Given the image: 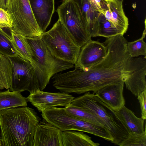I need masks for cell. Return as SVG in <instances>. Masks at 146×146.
Wrapping results in <instances>:
<instances>
[{"label": "cell", "instance_id": "obj_23", "mask_svg": "<svg viewBox=\"0 0 146 146\" xmlns=\"http://www.w3.org/2000/svg\"><path fill=\"white\" fill-rule=\"evenodd\" d=\"M12 66L9 58L0 53V89L10 87Z\"/></svg>", "mask_w": 146, "mask_h": 146}, {"label": "cell", "instance_id": "obj_12", "mask_svg": "<svg viewBox=\"0 0 146 146\" xmlns=\"http://www.w3.org/2000/svg\"><path fill=\"white\" fill-rule=\"evenodd\" d=\"M107 52V47L103 43L91 39L81 48L75 66L86 70L101 61Z\"/></svg>", "mask_w": 146, "mask_h": 146}, {"label": "cell", "instance_id": "obj_2", "mask_svg": "<svg viewBox=\"0 0 146 146\" xmlns=\"http://www.w3.org/2000/svg\"><path fill=\"white\" fill-rule=\"evenodd\" d=\"M41 120L33 109L13 108L0 111L3 146H33L36 127Z\"/></svg>", "mask_w": 146, "mask_h": 146}, {"label": "cell", "instance_id": "obj_8", "mask_svg": "<svg viewBox=\"0 0 146 146\" xmlns=\"http://www.w3.org/2000/svg\"><path fill=\"white\" fill-rule=\"evenodd\" d=\"M56 11L58 19L79 47L91 39L78 8L72 0H63Z\"/></svg>", "mask_w": 146, "mask_h": 146}, {"label": "cell", "instance_id": "obj_15", "mask_svg": "<svg viewBox=\"0 0 146 146\" xmlns=\"http://www.w3.org/2000/svg\"><path fill=\"white\" fill-rule=\"evenodd\" d=\"M108 9L100 13L104 15L119 35H123L127 31L129 21L124 11L123 2L117 0H108Z\"/></svg>", "mask_w": 146, "mask_h": 146}, {"label": "cell", "instance_id": "obj_6", "mask_svg": "<svg viewBox=\"0 0 146 146\" xmlns=\"http://www.w3.org/2000/svg\"><path fill=\"white\" fill-rule=\"evenodd\" d=\"M43 119L62 131L74 130L90 133L113 143L114 139L104 127L73 117L68 115L64 108L54 107L42 112Z\"/></svg>", "mask_w": 146, "mask_h": 146}, {"label": "cell", "instance_id": "obj_33", "mask_svg": "<svg viewBox=\"0 0 146 146\" xmlns=\"http://www.w3.org/2000/svg\"><path fill=\"white\" fill-rule=\"evenodd\" d=\"M118 0V1H119L123 2L124 0Z\"/></svg>", "mask_w": 146, "mask_h": 146}, {"label": "cell", "instance_id": "obj_20", "mask_svg": "<svg viewBox=\"0 0 146 146\" xmlns=\"http://www.w3.org/2000/svg\"><path fill=\"white\" fill-rule=\"evenodd\" d=\"M62 141L63 146H98L100 145L99 143L94 142L91 137L82 131H63Z\"/></svg>", "mask_w": 146, "mask_h": 146}, {"label": "cell", "instance_id": "obj_10", "mask_svg": "<svg viewBox=\"0 0 146 146\" xmlns=\"http://www.w3.org/2000/svg\"><path fill=\"white\" fill-rule=\"evenodd\" d=\"M26 98L27 102H30L41 112L57 106H68L74 99L72 96L68 93L46 92L38 89Z\"/></svg>", "mask_w": 146, "mask_h": 146}, {"label": "cell", "instance_id": "obj_31", "mask_svg": "<svg viewBox=\"0 0 146 146\" xmlns=\"http://www.w3.org/2000/svg\"><path fill=\"white\" fill-rule=\"evenodd\" d=\"M10 0H0V8L6 10Z\"/></svg>", "mask_w": 146, "mask_h": 146}, {"label": "cell", "instance_id": "obj_5", "mask_svg": "<svg viewBox=\"0 0 146 146\" xmlns=\"http://www.w3.org/2000/svg\"><path fill=\"white\" fill-rule=\"evenodd\" d=\"M70 105L83 109L98 116L105 123L112 136L114 144L118 145L127 137L128 133L126 129L96 94L89 92H86L74 98Z\"/></svg>", "mask_w": 146, "mask_h": 146}, {"label": "cell", "instance_id": "obj_17", "mask_svg": "<svg viewBox=\"0 0 146 146\" xmlns=\"http://www.w3.org/2000/svg\"><path fill=\"white\" fill-rule=\"evenodd\" d=\"M105 106L112 112L115 117L123 125L128 133H141L144 131V121L135 115L134 113L125 106L119 110L115 111L104 102Z\"/></svg>", "mask_w": 146, "mask_h": 146}, {"label": "cell", "instance_id": "obj_11", "mask_svg": "<svg viewBox=\"0 0 146 146\" xmlns=\"http://www.w3.org/2000/svg\"><path fill=\"white\" fill-rule=\"evenodd\" d=\"M146 57H131L129 61L130 75L124 81L127 89L137 97L146 90Z\"/></svg>", "mask_w": 146, "mask_h": 146}, {"label": "cell", "instance_id": "obj_28", "mask_svg": "<svg viewBox=\"0 0 146 146\" xmlns=\"http://www.w3.org/2000/svg\"><path fill=\"white\" fill-rule=\"evenodd\" d=\"M13 28V20L6 10L0 8V28L11 29Z\"/></svg>", "mask_w": 146, "mask_h": 146}, {"label": "cell", "instance_id": "obj_24", "mask_svg": "<svg viewBox=\"0 0 146 146\" xmlns=\"http://www.w3.org/2000/svg\"><path fill=\"white\" fill-rule=\"evenodd\" d=\"M142 37L133 41L128 42L127 50L130 56L132 58L143 55L146 57V43L143 40L146 34V26Z\"/></svg>", "mask_w": 146, "mask_h": 146}, {"label": "cell", "instance_id": "obj_18", "mask_svg": "<svg viewBox=\"0 0 146 146\" xmlns=\"http://www.w3.org/2000/svg\"><path fill=\"white\" fill-rule=\"evenodd\" d=\"M77 5L90 36H97L100 13L95 10L89 0H72Z\"/></svg>", "mask_w": 146, "mask_h": 146}, {"label": "cell", "instance_id": "obj_4", "mask_svg": "<svg viewBox=\"0 0 146 146\" xmlns=\"http://www.w3.org/2000/svg\"><path fill=\"white\" fill-rule=\"evenodd\" d=\"M41 37L55 57L74 64L76 63L81 48L59 19L50 30L42 34Z\"/></svg>", "mask_w": 146, "mask_h": 146}, {"label": "cell", "instance_id": "obj_1", "mask_svg": "<svg viewBox=\"0 0 146 146\" xmlns=\"http://www.w3.org/2000/svg\"><path fill=\"white\" fill-rule=\"evenodd\" d=\"M127 42L120 35L107 38L103 43L107 49L103 59L85 70L75 66L73 70L56 74L52 78L53 86L61 92L80 94L124 81L130 73Z\"/></svg>", "mask_w": 146, "mask_h": 146}, {"label": "cell", "instance_id": "obj_13", "mask_svg": "<svg viewBox=\"0 0 146 146\" xmlns=\"http://www.w3.org/2000/svg\"><path fill=\"white\" fill-rule=\"evenodd\" d=\"M62 132L43 119L35 129L33 146H63Z\"/></svg>", "mask_w": 146, "mask_h": 146}, {"label": "cell", "instance_id": "obj_9", "mask_svg": "<svg viewBox=\"0 0 146 146\" xmlns=\"http://www.w3.org/2000/svg\"><path fill=\"white\" fill-rule=\"evenodd\" d=\"M9 57L12 66L9 90L20 92L27 91L31 93L36 89L40 90L35 70L31 63L17 55Z\"/></svg>", "mask_w": 146, "mask_h": 146}, {"label": "cell", "instance_id": "obj_16", "mask_svg": "<svg viewBox=\"0 0 146 146\" xmlns=\"http://www.w3.org/2000/svg\"><path fill=\"white\" fill-rule=\"evenodd\" d=\"M36 21L42 33L49 25L54 11V0H29Z\"/></svg>", "mask_w": 146, "mask_h": 146}, {"label": "cell", "instance_id": "obj_3", "mask_svg": "<svg viewBox=\"0 0 146 146\" xmlns=\"http://www.w3.org/2000/svg\"><path fill=\"white\" fill-rule=\"evenodd\" d=\"M32 51L35 73L40 90H43L51 77L58 72L72 68L74 64L55 57L48 49L41 36L25 37Z\"/></svg>", "mask_w": 146, "mask_h": 146}, {"label": "cell", "instance_id": "obj_14", "mask_svg": "<svg viewBox=\"0 0 146 146\" xmlns=\"http://www.w3.org/2000/svg\"><path fill=\"white\" fill-rule=\"evenodd\" d=\"M124 81L107 85L93 93L114 111L119 110L125 104L123 95Z\"/></svg>", "mask_w": 146, "mask_h": 146}, {"label": "cell", "instance_id": "obj_30", "mask_svg": "<svg viewBox=\"0 0 146 146\" xmlns=\"http://www.w3.org/2000/svg\"><path fill=\"white\" fill-rule=\"evenodd\" d=\"M137 97L140 104L141 118L145 120L146 119V90L142 92Z\"/></svg>", "mask_w": 146, "mask_h": 146}, {"label": "cell", "instance_id": "obj_19", "mask_svg": "<svg viewBox=\"0 0 146 146\" xmlns=\"http://www.w3.org/2000/svg\"><path fill=\"white\" fill-rule=\"evenodd\" d=\"M11 41L16 54L23 59L30 62L34 69L35 67L33 59V54L25 36L10 29Z\"/></svg>", "mask_w": 146, "mask_h": 146}, {"label": "cell", "instance_id": "obj_26", "mask_svg": "<svg viewBox=\"0 0 146 146\" xmlns=\"http://www.w3.org/2000/svg\"><path fill=\"white\" fill-rule=\"evenodd\" d=\"M0 53L8 57L17 55L11 41L10 35L0 28Z\"/></svg>", "mask_w": 146, "mask_h": 146}, {"label": "cell", "instance_id": "obj_22", "mask_svg": "<svg viewBox=\"0 0 146 146\" xmlns=\"http://www.w3.org/2000/svg\"><path fill=\"white\" fill-rule=\"evenodd\" d=\"M64 108L66 112L73 117L103 126L107 129L105 123L94 113L70 105Z\"/></svg>", "mask_w": 146, "mask_h": 146}, {"label": "cell", "instance_id": "obj_29", "mask_svg": "<svg viewBox=\"0 0 146 146\" xmlns=\"http://www.w3.org/2000/svg\"><path fill=\"white\" fill-rule=\"evenodd\" d=\"M108 0H89L94 9L99 13L108 9Z\"/></svg>", "mask_w": 146, "mask_h": 146}, {"label": "cell", "instance_id": "obj_7", "mask_svg": "<svg viewBox=\"0 0 146 146\" xmlns=\"http://www.w3.org/2000/svg\"><path fill=\"white\" fill-rule=\"evenodd\" d=\"M6 10L13 20L11 30L26 37L41 36L43 33L35 19L29 0H10Z\"/></svg>", "mask_w": 146, "mask_h": 146}, {"label": "cell", "instance_id": "obj_27", "mask_svg": "<svg viewBox=\"0 0 146 146\" xmlns=\"http://www.w3.org/2000/svg\"><path fill=\"white\" fill-rule=\"evenodd\" d=\"M121 146H146L145 129L141 133L129 132L118 145Z\"/></svg>", "mask_w": 146, "mask_h": 146}, {"label": "cell", "instance_id": "obj_25", "mask_svg": "<svg viewBox=\"0 0 146 146\" xmlns=\"http://www.w3.org/2000/svg\"><path fill=\"white\" fill-rule=\"evenodd\" d=\"M98 29L97 36L106 38L119 35L117 30L113 27L102 13H99L98 17Z\"/></svg>", "mask_w": 146, "mask_h": 146}, {"label": "cell", "instance_id": "obj_21", "mask_svg": "<svg viewBox=\"0 0 146 146\" xmlns=\"http://www.w3.org/2000/svg\"><path fill=\"white\" fill-rule=\"evenodd\" d=\"M21 92L8 90L0 91V111L5 109L22 106L27 107V100Z\"/></svg>", "mask_w": 146, "mask_h": 146}, {"label": "cell", "instance_id": "obj_32", "mask_svg": "<svg viewBox=\"0 0 146 146\" xmlns=\"http://www.w3.org/2000/svg\"><path fill=\"white\" fill-rule=\"evenodd\" d=\"M0 146H2L1 143V138L0 135Z\"/></svg>", "mask_w": 146, "mask_h": 146}]
</instances>
